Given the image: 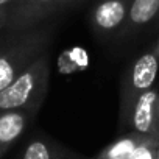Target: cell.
<instances>
[{"mask_svg": "<svg viewBox=\"0 0 159 159\" xmlns=\"http://www.w3.org/2000/svg\"><path fill=\"white\" fill-rule=\"evenodd\" d=\"M53 34L55 27L50 20L28 30L0 33V91L50 48Z\"/></svg>", "mask_w": 159, "mask_h": 159, "instance_id": "cell-1", "label": "cell"}, {"mask_svg": "<svg viewBox=\"0 0 159 159\" xmlns=\"http://www.w3.org/2000/svg\"><path fill=\"white\" fill-rule=\"evenodd\" d=\"M50 84V53L39 55L17 78L0 91V112L27 109L38 112Z\"/></svg>", "mask_w": 159, "mask_h": 159, "instance_id": "cell-2", "label": "cell"}, {"mask_svg": "<svg viewBox=\"0 0 159 159\" xmlns=\"http://www.w3.org/2000/svg\"><path fill=\"white\" fill-rule=\"evenodd\" d=\"M159 73V47L150 45L137 58H134L122 75L120 83V123L126 126L131 109L137 98L154 88Z\"/></svg>", "mask_w": 159, "mask_h": 159, "instance_id": "cell-3", "label": "cell"}, {"mask_svg": "<svg viewBox=\"0 0 159 159\" xmlns=\"http://www.w3.org/2000/svg\"><path fill=\"white\" fill-rule=\"evenodd\" d=\"M69 7H73V0H16L7 7L8 19L5 30L19 31L39 27Z\"/></svg>", "mask_w": 159, "mask_h": 159, "instance_id": "cell-4", "label": "cell"}, {"mask_svg": "<svg viewBox=\"0 0 159 159\" xmlns=\"http://www.w3.org/2000/svg\"><path fill=\"white\" fill-rule=\"evenodd\" d=\"M133 0H95L89 11L94 33L103 39L120 38Z\"/></svg>", "mask_w": 159, "mask_h": 159, "instance_id": "cell-5", "label": "cell"}, {"mask_svg": "<svg viewBox=\"0 0 159 159\" xmlns=\"http://www.w3.org/2000/svg\"><path fill=\"white\" fill-rule=\"evenodd\" d=\"M126 128L142 136L159 137V89L153 88L137 98Z\"/></svg>", "mask_w": 159, "mask_h": 159, "instance_id": "cell-6", "label": "cell"}, {"mask_svg": "<svg viewBox=\"0 0 159 159\" xmlns=\"http://www.w3.org/2000/svg\"><path fill=\"white\" fill-rule=\"evenodd\" d=\"M159 24V0H133L119 39H134L150 25Z\"/></svg>", "mask_w": 159, "mask_h": 159, "instance_id": "cell-7", "label": "cell"}, {"mask_svg": "<svg viewBox=\"0 0 159 159\" xmlns=\"http://www.w3.org/2000/svg\"><path fill=\"white\" fill-rule=\"evenodd\" d=\"M36 112L27 109L3 111L0 112V159L10 147L24 134Z\"/></svg>", "mask_w": 159, "mask_h": 159, "instance_id": "cell-8", "label": "cell"}, {"mask_svg": "<svg viewBox=\"0 0 159 159\" xmlns=\"http://www.w3.org/2000/svg\"><path fill=\"white\" fill-rule=\"evenodd\" d=\"M145 137L148 136H142L136 131H128L109 145H106L97 154V159H129Z\"/></svg>", "mask_w": 159, "mask_h": 159, "instance_id": "cell-9", "label": "cell"}, {"mask_svg": "<svg viewBox=\"0 0 159 159\" xmlns=\"http://www.w3.org/2000/svg\"><path fill=\"white\" fill-rule=\"evenodd\" d=\"M20 159H58L52 145L42 139H33L27 147Z\"/></svg>", "mask_w": 159, "mask_h": 159, "instance_id": "cell-10", "label": "cell"}, {"mask_svg": "<svg viewBox=\"0 0 159 159\" xmlns=\"http://www.w3.org/2000/svg\"><path fill=\"white\" fill-rule=\"evenodd\" d=\"M159 151V137H145L129 159H156Z\"/></svg>", "mask_w": 159, "mask_h": 159, "instance_id": "cell-11", "label": "cell"}, {"mask_svg": "<svg viewBox=\"0 0 159 159\" xmlns=\"http://www.w3.org/2000/svg\"><path fill=\"white\" fill-rule=\"evenodd\" d=\"M7 19H8V8L0 7V33L7 28Z\"/></svg>", "mask_w": 159, "mask_h": 159, "instance_id": "cell-12", "label": "cell"}, {"mask_svg": "<svg viewBox=\"0 0 159 159\" xmlns=\"http://www.w3.org/2000/svg\"><path fill=\"white\" fill-rule=\"evenodd\" d=\"M13 2H16V0H0V7H10Z\"/></svg>", "mask_w": 159, "mask_h": 159, "instance_id": "cell-13", "label": "cell"}, {"mask_svg": "<svg viewBox=\"0 0 159 159\" xmlns=\"http://www.w3.org/2000/svg\"><path fill=\"white\" fill-rule=\"evenodd\" d=\"M84 0H73V5H80V3H83Z\"/></svg>", "mask_w": 159, "mask_h": 159, "instance_id": "cell-14", "label": "cell"}, {"mask_svg": "<svg viewBox=\"0 0 159 159\" xmlns=\"http://www.w3.org/2000/svg\"><path fill=\"white\" fill-rule=\"evenodd\" d=\"M156 45H157V47H159V39H157V42H156Z\"/></svg>", "mask_w": 159, "mask_h": 159, "instance_id": "cell-15", "label": "cell"}, {"mask_svg": "<svg viewBox=\"0 0 159 159\" xmlns=\"http://www.w3.org/2000/svg\"><path fill=\"white\" fill-rule=\"evenodd\" d=\"M156 159H159V151H157V157H156Z\"/></svg>", "mask_w": 159, "mask_h": 159, "instance_id": "cell-16", "label": "cell"}, {"mask_svg": "<svg viewBox=\"0 0 159 159\" xmlns=\"http://www.w3.org/2000/svg\"><path fill=\"white\" fill-rule=\"evenodd\" d=\"M94 159H97V157H94Z\"/></svg>", "mask_w": 159, "mask_h": 159, "instance_id": "cell-17", "label": "cell"}, {"mask_svg": "<svg viewBox=\"0 0 159 159\" xmlns=\"http://www.w3.org/2000/svg\"><path fill=\"white\" fill-rule=\"evenodd\" d=\"M157 25H159V24H157Z\"/></svg>", "mask_w": 159, "mask_h": 159, "instance_id": "cell-18", "label": "cell"}]
</instances>
